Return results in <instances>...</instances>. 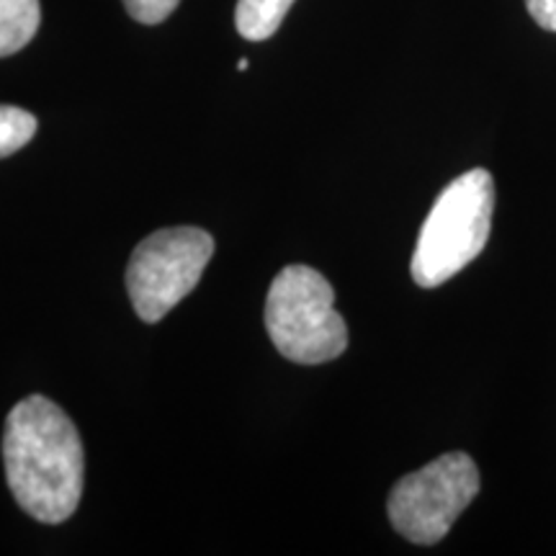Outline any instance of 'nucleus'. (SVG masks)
<instances>
[{"label": "nucleus", "instance_id": "f257e3e1", "mask_svg": "<svg viewBox=\"0 0 556 556\" xmlns=\"http://www.w3.org/2000/svg\"><path fill=\"white\" fill-rule=\"evenodd\" d=\"M3 462L9 490L34 520L54 526L78 510L86 454L75 422L52 400L34 394L11 409Z\"/></svg>", "mask_w": 556, "mask_h": 556}, {"label": "nucleus", "instance_id": "f03ea898", "mask_svg": "<svg viewBox=\"0 0 556 556\" xmlns=\"http://www.w3.org/2000/svg\"><path fill=\"white\" fill-rule=\"evenodd\" d=\"M495 184L490 170L475 168L451 180L428 212L409 274L422 289H435L482 253L492 232Z\"/></svg>", "mask_w": 556, "mask_h": 556}, {"label": "nucleus", "instance_id": "7ed1b4c3", "mask_svg": "<svg viewBox=\"0 0 556 556\" xmlns=\"http://www.w3.org/2000/svg\"><path fill=\"white\" fill-rule=\"evenodd\" d=\"M266 330L283 358L304 366L328 364L348 348L336 291L309 266H287L274 278L266 299Z\"/></svg>", "mask_w": 556, "mask_h": 556}, {"label": "nucleus", "instance_id": "20e7f679", "mask_svg": "<svg viewBox=\"0 0 556 556\" xmlns=\"http://www.w3.org/2000/svg\"><path fill=\"white\" fill-rule=\"evenodd\" d=\"M479 495V469L464 451L438 456L394 484L387 516L394 531L417 546L446 539L456 518Z\"/></svg>", "mask_w": 556, "mask_h": 556}, {"label": "nucleus", "instance_id": "39448f33", "mask_svg": "<svg viewBox=\"0 0 556 556\" xmlns=\"http://www.w3.org/2000/svg\"><path fill=\"white\" fill-rule=\"evenodd\" d=\"M214 255V238L199 227L152 232L131 253L127 289L131 307L144 323H160L184 296L197 289Z\"/></svg>", "mask_w": 556, "mask_h": 556}, {"label": "nucleus", "instance_id": "423d86ee", "mask_svg": "<svg viewBox=\"0 0 556 556\" xmlns=\"http://www.w3.org/2000/svg\"><path fill=\"white\" fill-rule=\"evenodd\" d=\"M39 0H0V58L24 50L39 29Z\"/></svg>", "mask_w": 556, "mask_h": 556}, {"label": "nucleus", "instance_id": "0eeeda50", "mask_svg": "<svg viewBox=\"0 0 556 556\" xmlns=\"http://www.w3.org/2000/svg\"><path fill=\"white\" fill-rule=\"evenodd\" d=\"M291 5H294V0H238L235 24H238L240 37L248 41L274 37Z\"/></svg>", "mask_w": 556, "mask_h": 556}, {"label": "nucleus", "instance_id": "6e6552de", "mask_svg": "<svg viewBox=\"0 0 556 556\" xmlns=\"http://www.w3.org/2000/svg\"><path fill=\"white\" fill-rule=\"evenodd\" d=\"M37 135V119L18 106H0V160L13 155Z\"/></svg>", "mask_w": 556, "mask_h": 556}, {"label": "nucleus", "instance_id": "1a4fd4ad", "mask_svg": "<svg viewBox=\"0 0 556 556\" xmlns=\"http://www.w3.org/2000/svg\"><path fill=\"white\" fill-rule=\"evenodd\" d=\"M180 0H124L129 16L148 26H155L160 21L168 18Z\"/></svg>", "mask_w": 556, "mask_h": 556}, {"label": "nucleus", "instance_id": "9d476101", "mask_svg": "<svg viewBox=\"0 0 556 556\" xmlns=\"http://www.w3.org/2000/svg\"><path fill=\"white\" fill-rule=\"evenodd\" d=\"M526 9L541 29L556 34V0H526Z\"/></svg>", "mask_w": 556, "mask_h": 556}, {"label": "nucleus", "instance_id": "9b49d317", "mask_svg": "<svg viewBox=\"0 0 556 556\" xmlns=\"http://www.w3.org/2000/svg\"><path fill=\"white\" fill-rule=\"evenodd\" d=\"M238 70H248V60H240L238 62Z\"/></svg>", "mask_w": 556, "mask_h": 556}]
</instances>
